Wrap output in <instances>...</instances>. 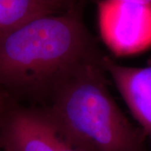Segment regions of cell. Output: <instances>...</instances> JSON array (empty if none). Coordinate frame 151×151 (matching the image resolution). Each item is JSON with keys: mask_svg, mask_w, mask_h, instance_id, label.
Listing matches in <instances>:
<instances>
[{"mask_svg": "<svg viewBox=\"0 0 151 151\" xmlns=\"http://www.w3.org/2000/svg\"><path fill=\"white\" fill-rule=\"evenodd\" d=\"M101 56L74 9L36 17L0 37V83L50 97L77 67Z\"/></svg>", "mask_w": 151, "mask_h": 151, "instance_id": "cell-1", "label": "cell"}, {"mask_svg": "<svg viewBox=\"0 0 151 151\" xmlns=\"http://www.w3.org/2000/svg\"><path fill=\"white\" fill-rule=\"evenodd\" d=\"M100 61L89 60L66 76L45 110L63 139L81 150L143 151L145 135L114 101Z\"/></svg>", "mask_w": 151, "mask_h": 151, "instance_id": "cell-2", "label": "cell"}, {"mask_svg": "<svg viewBox=\"0 0 151 151\" xmlns=\"http://www.w3.org/2000/svg\"><path fill=\"white\" fill-rule=\"evenodd\" d=\"M97 20L103 43L116 56L151 48V5L131 0H101Z\"/></svg>", "mask_w": 151, "mask_h": 151, "instance_id": "cell-3", "label": "cell"}, {"mask_svg": "<svg viewBox=\"0 0 151 151\" xmlns=\"http://www.w3.org/2000/svg\"><path fill=\"white\" fill-rule=\"evenodd\" d=\"M0 143L5 151H61L65 139L45 109H18L4 119Z\"/></svg>", "mask_w": 151, "mask_h": 151, "instance_id": "cell-4", "label": "cell"}, {"mask_svg": "<svg viewBox=\"0 0 151 151\" xmlns=\"http://www.w3.org/2000/svg\"><path fill=\"white\" fill-rule=\"evenodd\" d=\"M100 63L112 77L140 129L151 141V63L141 67L127 66L104 55Z\"/></svg>", "mask_w": 151, "mask_h": 151, "instance_id": "cell-5", "label": "cell"}, {"mask_svg": "<svg viewBox=\"0 0 151 151\" xmlns=\"http://www.w3.org/2000/svg\"><path fill=\"white\" fill-rule=\"evenodd\" d=\"M58 14L44 0H0V37L36 17Z\"/></svg>", "mask_w": 151, "mask_h": 151, "instance_id": "cell-6", "label": "cell"}, {"mask_svg": "<svg viewBox=\"0 0 151 151\" xmlns=\"http://www.w3.org/2000/svg\"><path fill=\"white\" fill-rule=\"evenodd\" d=\"M56 13H63L72 9L76 0H44Z\"/></svg>", "mask_w": 151, "mask_h": 151, "instance_id": "cell-7", "label": "cell"}, {"mask_svg": "<svg viewBox=\"0 0 151 151\" xmlns=\"http://www.w3.org/2000/svg\"><path fill=\"white\" fill-rule=\"evenodd\" d=\"M61 151H83L80 150V149H78V148H76L75 146L71 145L70 144H69L67 141L65 140V144H64V146H63V148H62V150Z\"/></svg>", "mask_w": 151, "mask_h": 151, "instance_id": "cell-8", "label": "cell"}, {"mask_svg": "<svg viewBox=\"0 0 151 151\" xmlns=\"http://www.w3.org/2000/svg\"><path fill=\"white\" fill-rule=\"evenodd\" d=\"M131 1L140 2V3H144V4H150V5H151V0H131Z\"/></svg>", "mask_w": 151, "mask_h": 151, "instance_id": "cell-9", "label": "cell"}, {"mask_svg": "<svg viewBox=\"0 0 151 151\" xmlns=\"http://www.w3.org/2000/svg\"><path fill=\"white\" fill-rule=\"evenodd\" d=\"M1 104H2V97H1V94H0V108H1Z\"/></svg>", "mask_w": 151, "mask_h": 151, "instance_id": "cell-10", "label": "cell"}]
</instances>
